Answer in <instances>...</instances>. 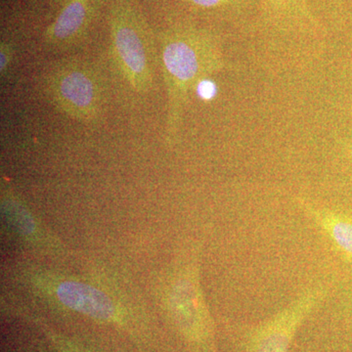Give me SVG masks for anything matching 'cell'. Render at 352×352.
Returning a JSON list of instances; mask_svg holds the SVG:
<instances>
[{
  "label": "cell",
  "instance_id": "cell-2",
  "mask_svg": "<svg viewBox=\"0 0 352 352\" xmlns=\"http://www.w3.org/2000/svg\"><path fill=\"white\" fill-rule=\"evenodd\" d=\"M111 53L122 78L138 94L149 91L154 80V39L133 0H111Z\"/></svg>",
  "mask_w": 352,
  "mask_h": 352
},
{
  "label": "cell",
  "instance_id": "cell-4",
  "mask_svg": "<svg viewBox=\"0 0 352 352\" xmlns=\"http://www.w3.org/2000/svg\"><path fill=\"white\" fill-rule=\"evenodd\" d=\"M329 294L328 285H314L270 318L241 328L240 352H288L298 329Z\"/></svg>",
  "mask_w": 352,
  "mask_h": 352
},
{
  "label": "cell",
  "instance_id": "cell-9",
  "mask_svg": "<svg viewBox=\"0 0 352 352\" xmlns=\"http://www.w3.org/2000/svg\"><path fill=\"white\" fill-rule=\"evenodd\" d=\"M57 296L67 307L94 318L108 320L115 308L105 294L78 282H65L58 288Z\"/></svg>",
  "mask_w": 352,
  "mask_h": 352
},
{
  "label": "cell",
  "instance_id": "cell-5",
  "mask_svg": "<svg viewBox=\"0 0 352 352\" xmlns=\"http://www.w3.org/2000/svg\"><path fill=\"white\" fill-rule=\"evenodd\" d=\"M170 302L171 314L185 339L195 346L210 349L212 325L194 268H186L175 279Z\"/></svg>",
  "mask_w": 352,
  "mask_h": 352
},
{
  "label": "cell",
  "instance_id": "cell-11",
  "mask_svg": "<svg viewBox=\"0 0 352 352\" xmlns=\"http://www.w3.org/2000/svg\"><path fill=\"white\" fill-rule=\"evenodd\" d=\"M194 91L204 101H210L214 99L217 94V85L214 80H210V76L201 78L197 83Z\"/></svg>",
  "mask_w": 352,
  "mask_h": 352
},
{
  "label": "cell",
  "instance_id": "cell-1",
  "mask_svg": "<svg viewBox=\"0 0 352 352\" xmlns=\"http://www.w3.org/2000/svg\"><path fill=\"white\" fill-rule=\"evenodd\" d=\"M162 69L168 95L166 133L175 142L190 94L197 83L226 68L219 32L193 18L175 19L159 36Z\"/></svg>",
  "mask_w": 352,
  "mask_h": 352
},
{
  "label": "cell",
  "instance_id": "cell-12",
  "mask_svg": "<svg viewBox=\"0 0 352 352\" xmlns=\"http://www.w3.org/2000/svg\"><path fill=\"white\" fill-rule=\"evenodd\" d=\"M14 54H15V51H14L12 44L2 41L0 44V74H1V78H4L7 72L9 71L13 62Z\"/></svg>",
  "mask_w": 352,
  "mask_h": 352
},
{
  "label": "cell",
  "instance_id": "cell-8",
  "mask_svg": "<svg viewBox=\"0 0 352 352\" xmlns=\"http://www.w3.org/2000/svg\"><path fill=\"white\" fill-rule=\"evenodd\" d=\"M298 207L320 228L333 251L352 268V212L296 197Z\"/></svg>",
  "mask_w": 352,
  "mask_h": 352
},
{
  "label": "cell",
  "instance_id": "cell-7",
  "mask_svg": "<svg viewBox=\"0 0 352 352\" xmlns=\"http://www.w3.org/2000/svg\"><path fill=\"white\" fill-rule=\"evenodd\" d=\"M105 0H67L56 18L43 32V43L67 48L87 36Z\"/></svg>",
  "mask_w": 352,
  "mask_h": 352
},
{
  "label": "cell",
  "instance_id": "cell-13",
  "mask_svg": "<svg viewBox=\"0 0 352 352\" xmlns=\"http://www.w3.org/2000/svg\"><path fill=\"white\" fill-rule=\"evenodd\" d=\"M308 1H309L310 6L314 9V13L317 16L319 8H320V4H324V6H329L331 8H337V7L344 3V0H308Z\"/></svg>",
  "mask_w": 352,
  "mask_h": 352
},
{
  "label": "cell",
  "instance_id": "cell-14",
  "mask_svg": "<svg viewBox=\"0 0 352 352\" xmlns=\"http://www.w3.org/2000/svg\"><path fill=\"white\" fill-rule=\"evenodd\" d=\"M344 296L347 309H349V314H351L352 317V283L347 286L346 291H344Z\"/></svg>",
  "mask_w": 352,
  "mask_h": 352
},
{
  "label": "cell",
  "instance_id": "cell-15",
  "mask_svg": "<svg viewBox=\"0 0 352 352\" xmlns=\"http://www.w3.org/2000/svg\"><path fill=\"white\" fill-rule=\"evenodd\" d=\"M342 149H344V153H346L347 159H349V162L352 164V140H349V139L342 140Z\"/></svg>",
  "mask_w": 352,
  "mask_h": 352
},
{
  "label": "cell",
  "instance_id": "cell-6",
  "mask_svg": "<svg viewBox=\"0 0 352 352\" xmlns=\"http://www.w3.org/2000/svg\"><path fill=\"white\" fill-rule=\"evenodd\" d=\"M258 22L267 31L281 34H315L322 30L308 0H261Z\"/></svg>",
  "mask_w": 352,
  "mask_h": 352
},
{
  "label": "cell",
  "instance_id": "cell-10",
  "mask_svg": "<svg viewBox=\"0 0 352 352\" xmlns=\"http://www.w3.org/2000/svg\"><path fill=\"white\" fill-rule=\"evenodd\" d=\"M185 8L199 16H210L231 23L258 20L261 0H179Z\"/></svg>",
  "mask_w": 352,
  "mask_h": 352
},
{
  "label": "cell",
  "instance_id": "cell-3",
  "mask_svg": "<svg viewBox=\"0 0 352 352\" xmlns=\"http://www.w3.org/2000/svg\"><path fill=\"white\" fill-rule=\"evenodd\" d=\"M43 87L52 105L72 119L92 122L101 116L103 82L87 62L63 59L51 65L44 74Z\"/></svg>",
  "mask_w": 352,
  "mask_h": 352
}]
</instances>
